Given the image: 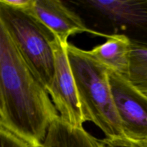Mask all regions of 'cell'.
<instances>
[{"instance_id":"1","label":"cell","mask_w":147,"mask_h":147,"mask_svg":"<svg viewBox=\"0 0 147 147\" xmlns=\"http://www.w3.org/2000/svg\"><path fill=\"white\" fill-rule=\"evenodd\" d=\"M59 117L45 88L0 24V126L31 147H42Z\"/></svg>"},{"instance_id":"2","label":"cell","mask_w":147,"mask_h":147,"mask_svg":"<svg viewBox=\"0 0 147 147\" xmlns=\"http://www.w3.org/2000/svg\"><path fill=\"white\" fill-rule=\"evenodd\" d=\"M66 49L86 121L94 123L106 139L125 137L113 101L109 69L87 50L70 42Z\"/></svg>"},{"instance_id":"3","label":"cell","mask_w":147,"mask_h":147,"mask_svg":"<svg viewBox=\"0 0 147 147\" xmlns=\"http://www.w3.org/2000/svg\"><path fill=\"white\" fill-rule=\"evenodd\" d=\"M96 36L123 35L132 45L147 49V0L63 1Z\"/></svg>"},{"instance_id":"4","label":"cell","mask_w":147,"mask_h":147,"mask_svg":"<svg viewBox=\"0 0 147 147\" xmlns=\"http://www.w3.org/2000/svg\"><path fill=\"white\" fill-rule=\"evenodd\" d=\"M0 24L7 30L34 76L47 90L55 73V34L30 11L12 8L1 1Z\"/></svg>"},{"instance_id":"5","label":"cell","mask_w":147,"mask_h":147,"mask_svg":"<svg viewBox=\"0 0 147 147\" xmlns=\"http://www.w3.org/2000/svg\"><path fill=\"white\" fill-rule=\"evenodd\" d=\"M109 80L116 111L124 136L147 141V96L128 78L109 70Z\"/></svg>"},{"instance_id":"6","label":"cell","mask_w":147,"mask_h":147,"mask_svg":"<svg viewBox=\"0 0 147 147\" xmlns=\"http://www.w3.org/2000/svg\"><path fill=\"white\" fill-rule=\"evenodd\" d=\"M66 45L62 44L57 38L53 44L55 73L47 91L60 119L74 127L83 128L86 119L69 63Z\"/></svg>"},{"instance_id":"7","label":"cell","mask_w":147,"mask_h":147,"mask_svg":"<svg viewBox=\"0 0 147 147\" xmlns=\"http://www.w3.org/2000/svg\"><path fill=\"white\" fill-rule=\"evenodd\" d=\"M28 11L45 24L63 45H67L69 37L78 33L88 32L95 35L78 14L63 1L34 0L32 8Z\"/></svg>"},{"instance_id":"8","label":"cell","mask_w":147,"mask_h":147,"mask_svg":"<svg viewBox=\"0 0 147 147\" xmlns=\"http://www.w3.org/2000/svg\"><path fill=\"white\" fill-rule=\"evenodd\" d=\"M132 45L123 35H112L103 44L96 46L88 54L109 70L128 78Z\"/></svg>"},{"instance_id":"9","label":"cell","mask_w":147,"mask_h":147,"mask_svg":"<svg viewBox=\"0 0 147 147\" xmlns=\"http://www.w3.org/2000/svg\"><path fill=\"white\" fill-rule=\"evenodd\" d=\"M42 147H104L83 128L68 124L60 117L53 121Z\"/></svg>"},{"instance_id":"10","label":"cell","mask_w":147,"mask_h":147,"mask_svg":"<svg viewBox=\"0 0 147 147\" xmlns=\"http://www.w3.org/2000/svg\"><path fill=\"white\" fill-rule=\"evenodd\" d=\"M128 79L147 96V49L132 45Z\"/></svg>"},{"instance_id":"11","label":"cell","mask_w":147,"mask_h":147,"mask_svg":"<svg viewBox=\"0 0 147 147\" xmlns=\"http://www.w3.org/2000/svg\"><path fill=\"white\" fill-rule=\"evenodd\" d=\"M100 142L104 147H147V141H133L126 137L105 138Z\"/></svg>"},{"instance_id":"12","label":"cell","mask_w":147,"mask_h":147,"mask_svg":"<svg viewBox=\"0 0 147 147\" xmlns=\"http://www.w3.org/2000/svg\"><path fill=\"white\" fill-rule=\"evenodd\" d=\"M1 147H31L27 142L0 126Z\"/></svg>"},{"instance_id":"13","label":"cell","mask_w":147,"mask_h":147,"mask_svg":"<svg viewBox=\"0 0 147 147\" xmlns=\"http://www.w3.org/2000/svg\"><path fill=\"white\" fill-rule=\"evenodd\" d=\"M0 1L17 9L29 11L32 8L34 0H1Z\"/></svg>"}]
</instances>
